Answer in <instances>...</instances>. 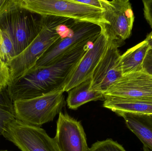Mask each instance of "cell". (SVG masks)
Instances as JSON below:
<instances>
[{"label":"cell","mask_w":152,"mask_h":151,"mask_svg":"<svg viewBox=\"0 0 152 151\" xmlns=\"http://www.w3.org/2000/svg\"><path fill=\"white\" fill-rule=\"evenodd\" d=\"M89 47V44L80 46L48 66L29 71L16 83L8 86L12 102L64 91L65 83Z\"/></svg>","instance_id":"6da1fadb"},{"label":"cell","mask_w":152,"mask_h":151,"mask_svg":"<svg viewBox=\"0 0 152 151\" xmlns=\"http://www.w3.org/2000/svg\"><path fill=\"white\" fill-rule=\"evenodd\" d=\"M42 26L32 43L9 63L8 86L16 83L35 65L40 58L58 41L70 34L75 20L53 16H42Z\"/></svg>","instance_id":"7a4b0ae2"},{"label":"cell","mask_w":152,"mask_h":151,"mask_svg":"<svg viewBox=\"0 0 152 151\" xmlns=\"http://www.w3.org/2000/svg\"><path fill=\"white\" fill-rule=\"evenodd\" d=\"M42 26V17L20 7L17 0L0 15V29L12 41L16 56L36 38Z\"/></svg>","instance_id":"3957f363"},{"label":"cell","mask_w":152,"mask_h":151,"mask_svg":"<svg viewBox=\"0 0 152 151\" xmlns=\"http://www.w3.org/2000/svg\"><path fill=\"white\" fill-rule=\"evenodd\" d=\"M20 7L41 16H53L75 21L90 22L101 26L102 9L86 5L77 0H17Z\"/></svg>","instance_id":"277c9868"},{"label":"cell","mask_w":152,"mask_h":151,"mask_svg":"<svg viewBox=\"0 0 152 151\" xmlns=\"http://www.w3.org/2000/svg\"><path fill=\"white\" fill-rule=\"evenodd\" d=\"M63 90L35 98L13 102L15 118L34 126H40L53 120L66 105Z\"/></svg>","instance_id":"5b68a950"},{"label":"cell","mask_w":152,"mask_h":151,"mask_svg":"<svg viewBox=\"0 0 152 151\" xmlns=\"http://www.w3.org/2000/svg\"><path fill=\"white\" fill-rule=\"evenodd\" d=\"M103 24L102 31L108 40L119 43L128 39L132 33L135 17L128 0H100Z\"/></svg>","instance_id":"8992f818"},{"label":"cell","mask_w":152,"mask_h":151,"mask_svg":"<svg viewBox=\"0 0 152 151\" xmlns=\"http://www.w3.org/2000/svg\"><path fill=\"white\" fill-rule=\"evenodd\" d=\"M71 29L70 34L53 45L30 71L48 66L76 48L89 43H92L102 32L99 25L82 21H75Z\"/></svg>","instance_id":"52a82bcc"},{"label":"cell","mask_w":152,"mask_h":151,"mask_svg":"<svg viewBox=\"0 0 152 151\" xmlns=\"http://www.w3.org/2000/svg\"><path fill=\"white\" fill-rule=\"evenodd\" d=\"M2 136L21 151H60L54 138L45 130L16 118L6 124Z\"/></svg>","instance_id":"ba28073f"},{"label":"cell","mask_w":152,"mask_h":151,"mask_svg":"<svg viewBox=\"0 0 152 151\" xmlns=\"http://www.w3.org/2000/svg\"><path fill=\"white\" fill-rule=\"evenodd\" d=\"M107 48L92 76L91 90L104 94L123 76L119 47L121 44L108 40Z\"/></svg>","instance_id":"9c48e42d"},{"label":"cell","mask_w":152,"mask_h":151,"mask_svg":"<svg viewBox=\"0 0 152 151\" xmlns=\"http://www.w3.org/2000/svg\"><path fill=\"white\" fill-rule=\"evenodd\" d=\"M108 42V38L102 31L95 40L91 43L66 82L63 89L64 92H68L92 77L95 69L106 51Z\"/></svg>","instance_id":"30bf717a"},{"label":"cell","mask_w":152,"mask_h":151,"mask_svg":"<svg viewBox=\"0 0 152 151\" xmlns=\"http://www.w3.org/2000/svg\"><path fill=\"white\" fill-rule=\"evenodd\" d=\"M104 95L127 98H152V75L143 71L123 75Z\"/></svg>","instance_id":"8fae6325"},{"label":"cell","mask_w":152,"mask_h":151,"mask_svg":"<svg viewBox=\"0 0 152 151\" xmlns=\"http://www.w3.org/2000/svg\"><path fill=\"white\" fill-rule=\"evenodd\" d=\"M60 151H88L86 137L80 121L61 112L54 138Z\"/></svg>","instance_id":"7c38bea8"},{"label":"cell","mask_w":152,"mask_h":151,"mask_svg":"<svg viewBox=\"0 0 152 151\" xmlns=\"http://www.w3.org/2000/svg\"><path fill=\"white\" fill-rule=\"evenodd\" d=\"M103 106L115 112L152 114V98H127L104 96Z\"/></svg>","instance_id":"4fadbf2b"},{"label":"cell","mask_w":152,"mask_h":151,"mask_svg":"<svg viewBox=\"0 0 152 151\" xmlns=\"http://www.w3.org/2000/svg\"><path fill=\"white\" fill-rule=\"evenodd\" d=\"M125 120L127 127L152 151V114L128 112L116 113Z\"/></svg>","instance_id":"5bb4252c"},{"label":"cell","mask_w":152,"mask_h":151,"mask_svg":"<svg viewBox=\"0 0 152 151\" xmlns=\"http://www.w3.org/2000/svg\"><path fill=\"white\" fill-rule=\"evenodd\" d=\"M92 80L91 77L68 91L66 103L69 109L76 110L88 102L104 100L102 93L91 90Z\"/></svg>","instance_id":"9a60e30c"},{"label":"cell","mask_w":152,"mask_h":151,"mask_svg":"<svg viewBox=\"0 0 152 151\" xmlns=\"http://www.w3.org/2000/svg\"><path fill=\"white\" fill-rule=\"evenodd\" d=\"M151 47L145 40L129 49L121 57L123 75L143 71L144 60Z\"/></svg>","instance_id":"2e32d148"},{"label":"cell","mask_w":152,"mask_h":151,"mask_svg":"<svg viewBox=\"0 0 152 151\" xmlns=\"http://www.w3.org/2000/svg\"><path fill=\"white\" fill-rule=\"evenodd\" d=\"M15 118L13 102L11 99L7 87L0 88V136L8 121Z\"/></svg>","instance_id":"e0dca14e"},{"label":"cell","mask_w":152,"mask_h":151,"mask_svg":"<svg viewBox=\"0 0 152 151\" xmlns=\"http://www.w3.org/2000/svg\"><path fill=\"white\" fill-rule=\"evenodd\" d=\"M16 56L12 41L8 35L0 29V60L7 66Z\"/></svg>","instance_id":"ac0fdd59"},{"label":"cell","mask_w":152,"mask_h":151,"mask_svg":"<svg viewBox=\"0 0 152 151\" xmlns=\"http://www.w3.org/2000/svg\"><path fill=\"white\" fill-rule=\"evenodd\" d=\"M88 151H126L122 145L110 139L97 141L94 143Z\"/></svg>","instance_id":"d6986e66"},{"label":"cell","mask_w":152,"mask_h":151,"mask_svg":"<svg viewBox=\"0 0 152 151\" xmlns=\"http://www.w3.org/2000/svg\"><path fill=\"white\" fill-rule=\"evenodd\" d=\"M10 79L8 66L0 60V88L8 87Z\"/></svg>","instance_id":"ffe728a7"},{"label":"cell","mask_w":152,"mask_h":151,"mask_svg":"<svg viewBox=\"0 0 152 151\" xmlns=\"http://www.w3.org/2000/svg\"><path fill=\"white\" fill-rule=\"evenodd\" d=\"M144 15L152 28V0H143Z\"/></svg>","instance_id":"44dd1931"},{"label":"cell","mask_w":152,"mask_h":151,"mask_svg":"<svg viewBox=\"0 0 152 151\" xmlns=\"http://www.w3.org/2000/svg\"><path fill=\"white\" fill-rule=\"evenodd\" d=\"M143 71L152 75V49L148 51L144 60L142 65Z\"/></svg>","instance_id":"7402d4cb"},{"label":"cell","mask_w":152,"mask_h":151,"mask_svg":"<svg viewBox=\"0 0 152 151\" xmlns=\"http://www.w3.org/2000/svg\"><path fill=\"white\" fill-rule=\"evenodd\" d=\"M79 2L86 5L102 9L100 0H77Z\"/></svg>","instance_id":"603a6c76"},{"label":"cell","mask_w":152,"mask_h":151,"mask_svg":"<svg viewBox=\"0 0 152 151\" xmlns=\"http://www.w3.org/2000/svg\"><path fill=\"white\" fill-rule=\"evenodd\" d=\"M13 0H0V15L12 3Z\"/></svg>","instance_id":"cb8c5ba5"},{"label":"cell","mask_w":152,"mask_h":151,"mask_svg":"<svg viewBox=\"0 0 152 151\" xmlns=\"http://www.w3.org/2000/svg\"><path fill=\"white\" fill-rule=\"evenodd\" d=\"M145 40L148 43L151 47V49H152V31L147 35Z\"/></svg>","instance_id":"d4e9b609"},{"label":"cell","mask_w":152,"mask_h":151,"mask_svg":"<svg viewBox=\"0 0 152 151\" xmlns=\"http://www.w3.org/2000/svg\"><path fill=\"white\" fill-rule=\"evenodd\" d=\"M143 151H152L151 150H149V149H148V148H146V147H145V146H143Z\"/></svg>","instance_id":"484cf974"},{"label":"cell","mask_w":152,"mask_h":151,"mask_svg":"<svg viewBox=\"0 0 152 151\" xmlns=\"http://www.w3.org/2000/svg\"><path fill=\"white\" fill-rule=\"evenodd\" d=\"M9 151L8 150H2V151Z\"/></svg>","instance_id":"4316f807"}]
</instances>
